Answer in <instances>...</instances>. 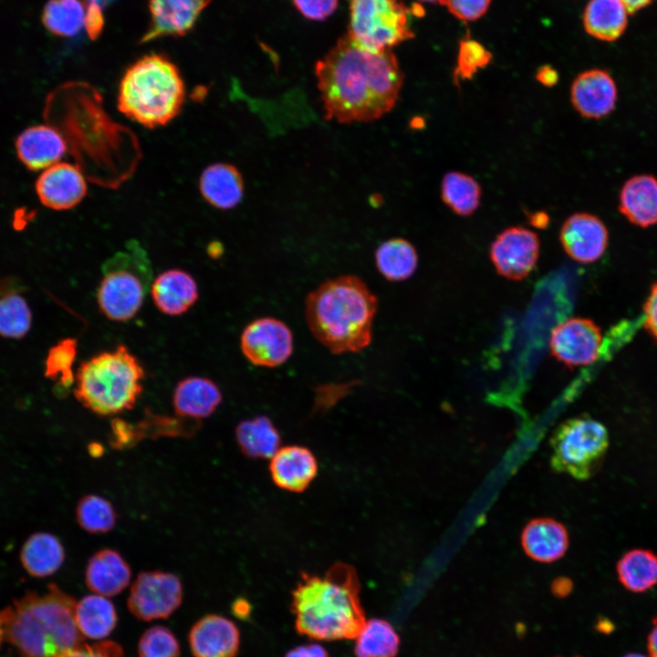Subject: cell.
<instances>
[{"label": "cell", "instance_id": "obj_24", "mask_svg": "<svg viewBox=\"0 0 657 657\" xmlns=\"http://www.w3.org/2000/svg\"><path fill=\"white\" fill-rule=\"evenodd\" d=\"M131 571L127 561L116 550L104 548L89 559L85 580L96 594L111 597L120 593L130 583Z\"/></svg>", "mask_w": 657, "mask_h": 657}, {"label": "cell", "instance_id": "obj_41", "mask_svg": "<svg viewBox=\"0 0 657 657\" xmlns=\"http://www.w3.org/2000/svg\"><path fill=\"white\" fill-rule=\"evenodd\" d=\"M139 657H179L180 647L173 633L166 627H151L141 635Z\"/></svg>", "mask_w": 657, "mask_h": 657}, {"label": "cell", "instance_id": "obj_40", "mask_svg": "<svg viewBox=\"0 0 657 657\" xmlns=\"http://www.w3.org/2000/svg\"><path fill=\"white\" fill-rule=\"evenodd\" d=\"M492 58V53L480 42L470 37L462 39L454 69V82L458 85L460 81L472 79L474 74L490 64Z\"/></svg>", "mask_w": 657, "mask_h": 657}, {"label": "cell", "instance_id": "obj_34", "mask_svg": "<svg viewBox=\"0 0 657 657\" xmlns=\"http://www.w3.org/2000/svg\"><path fill=\"white\" fill-rule=\"evenodd\" d=\"M86 0H49L43 11L46 28L59 36H76L86 23Z\"/></svg>", "mask_w": 657, "mask_h": 657}, {"label": "cell", "instance_id": "obj_44", "mask_svg": "<svg viewBox=\"0 0 657 657\" xmlns=\"http://www.w3.org/2000/svg\"><path fill=\"white\" fill-rule=\"evenodd\" d=\"M63 657H123V651L119 644L106 641L92 645L83 643Z\"/></svg>", "mask_w": 657, "mask_h": 657}, {"label": "cell", "instance_id": "obj_49", "mask_svg": "<svg viewBox=\"0 0 657 657\" xmlns=\"http://www.w3.org/2000/svg\"><path fill=\"white\" fill-rule=\"evenodd\" d=\"M529 223L537 228H546L549 223V216L543 211H538L529 215Z\"/></svg>", "mask_w": 657, "mask_h": 657}, {"label": "cell", "instance_id": "obj_32", "mask_svg": "<svg viewBox=\"0 0 657 657\" xmlns=\"http://www.w3.org/2000/svg\"><path fill=\"white\" fill-rule=\"evenodd\" d=\"M379 272L387 280L403 281L411 277L418 266L414 246L403 238H392L381 243L375 252Z\"/></svg>", "mask_w": 657, "mask_h": 657}, {"label": "cell", "instance_id": "obj_9", "mask_svg": "<svg viewBox=\"0 0 657 657\" xmlns=\"http://www.w3.org/2000/svg\"><path fill=\"white\" fill-rule=\"evenodd\" d=\"M419 5L402 0H351L349 34L363 47L387 50L414 37L410 16H422Z\"/></svg>", "mask_w": 657, "mask_h": 657}, {"label": "cell", "instance_id": "obj_31", "mask_svg": "<svg viewBox=\"0 0 657 657\" xmlns=\"http://www.w3.org/2000/svg\"><path fill=\"white\" fill-rule=\"evenodd\" d=\"M242 452L252 458H271L280 445V435L266 416L242 421L235 429Z\"/></svg>", "mask_w": 657, "mask_h": 657}, {"label": "cell", "instance_id": "obj_14", "mask_svg": "<svg viewBox=\"0 0 657 657\" xmlns=\"http://www.w3.org/2000/svg\"><path fill=\"white\" fill-rule=\"evenodd\" d=\"M559 240L569 257L580 264H590L606 251L609 233L599 217L589 213H576L563 223Z\"/></svg>", "mask_w": 657, "mask_h": 657}, {"label": "cell", "instance_id": "obj_29", "mask_svg": "<svg viewBox=\"0 0 657 657\" xmlns=\"http://www.w3.org/2000/svg\"><path fill=\"white\" fill-rule=\"evenodd\" d=\"M75 620L84 637L100 640L114 630L117 613L110 600L95 593L85 596L76 603Z\"/></svg>", "mask_w": 657, "mask_h": 657}, {"label": "cell", "instance_id": "obj_33", "mask_svg": "<svg viewBox=\"0 0 657 657\" xmlns=\"http://www.w3.org/2000/svg\"><path fill=\"white\" fill-rule=\"evenodd\" d=\"M482 190L478 182L461 172H447L442 181L443 202L456 214L469 216L480 204Z\"/></svg>", "mask_w": 657, "mask_h": 657}, {"label": "cell", "instance_id": "obj_36", "mask_svg": "<svg viewBox=\"0 0 657 657\" xmlns=\"http://www.w3.org/2000/svg\"><path fill=\"white\" fill-rule=\"evenodd\" d=\"M197 421L171 417L145 412L144 417L138 422H130L134 445L144 438L189 437L198 429Z\"/></svg>", "mask_w": 657, "mask_h": 657}, {"label": "cell", "instance_id": "obj_46", "mask_svg": "<svg viewBox=\"0 0 657 657\" xmlns=\"http://www.w3.org/2000/svg\"><path fill=\"white\" fill-rule=\"evenodd\" d=\"M286 657H328V655L322 646L308 644L289 651Z\"/></svg>", "mask_w": 657, "mask_h": 657}, {"label": "cell", "instance_id": "obj_30", "mask_svg": "<svg viewBox=\"0 0 657 657\" xmlns=\"http://www.w3.org/2000/svg\"><path fill=\"white\" fill-rule=\"evenodd\" d=\"M616 572L627 590L645 592L657 585V554L646 548L631 549L618 560Z\"/></svg>", "mask_w": 657, "mask_h": 657}, {"label": "cell", "instance_id": "obj_16", "mask_svg": "<svg viewBox=\"0 0 657 657\" xmlns=\"http://www.w3.org/2000/svg\"><path fill=\"white\" fill-rule=\"evenodd\" d=\"M617 86L603 69L586 70L576 77L570 88V100L583 117L601 119L610 114L617 102Z\"/></svg>", "mask_w": 657, "mask_h": 657}, {"label": "cell", "instance_id": "obj_42", "mask_svg": "<svg viewBox=\"0 0 657 657\" xmlns=\"http://www.w3.org/2000/svg\"><path fill=\"white\" fill-rule=\"evenodd\" d=\"M490 3L491 0H443L441 5L459 20L470 22L484 16Z\"/></svg>", "mask_w": 657, "mask_h": 657}, {"label": "cell", "instance_id": "obj_1", "mask_svg": "<svg viewBox=\"0 0 657 657\" xmlns=\"http://www.w3.org/2000/svg\"><path fill=\"white\" fill-rule=\"evenodd\" d=\"M315 73L326 119L340 123L382 117L396 104L403 83L391 49L367 48L349 33L317 62Z\"/></svg>", "mask_w": 657, "mask_h": 657}, {"label": "cell", "instance_id": "obj_13", "mask_svg": "<svg viewBox=\"0 0 657 657\" xmlns=\"http://www.w3.org/2000/svg\"><path fill=\"white\" fill-rule=\"evenodd\" d=\"M603 338L590 319L570 318L557 325L549 339L552 355L568 367L588 366L599 357Z\"/></svg>", "mask_w": 657, "mask_h": 657}, {"label": "cell", "instance_id": "obj_38", "mask_svg": "<svg viewBox=\"0 0 657 657\" xmlns=\"http://www.w3.org/2000/svg\"><path fill=\"white\" fill-rule=\"evenodd\" d=\"M78 341L65 338L52 346L45 360V376L57 383L58 391L74 385L73 365L77 357Z\"/></svg>", "mask_w": 657, "mask_h": 657}, {"label": "cell", "instance_id": "obj_45", "mask_svg": "<svg viewBox=\"0 0 657 657\" xmlns=\"http://www.w3.org/2000/svg\"><path fill=\"white\" fill-rule=\"evenodd\" d=\"M644 328L657 342V282L653 284L643 307Z\"/></svg>", "mask_w": 657, "mask_h": 657}, {"label": "cell", "instance_id": "obj_27", "mask_svg": "<svg viewBox=\"0 0 657 657\" xmlns=\"http://www.w3.org/2000/svg\"><path fill=\"white\" fill-rule=\"evenodd\" d=\"M65 556L64 547L56 536L39 532L26 540L20 552V560L31 576L45 578L61 568Z\"/></svg>", "mask_w": 657, "mask_h": 657}, {"label": "cell", "instance_id": "obj_20", "mask_svg": "<svg viewBox=\"0 0 657 657\" xmlns=\"http://www.w3.org/2000/svg\"><path fill=\"white\" fill-rule=\"evenodd\" d=\"M150 292L155 307L167 316H180L187 312L199 297L198 285L188 272L167 269L151 282Z\"/></svg>", "mask_w": 657, "mask_h": 657}, {"label": "cell", "instance_id": "obj_4", "mask_svg": "<svg viewBox=\"0 0 657 657\" xmlns=\"http://www.w3.org/2000/svg\"><path fill=\"white\" fill-rule=\"evenodd\" d=\"M353 569L337 565L324 576L304 575L292 593L296 629L315 640L355 639L366 620Z\"/></svg>", "mask_w": 657, "mask_h": 657}, {"label": "cell", "instance_id": "obj_18", "mask_svg": "<svg viewBox=\"0 0 657 657\" xmlns=\"http://www.w3.org/2000/svg\"><path fill=\"white\" fill-rule=\"evenodd\" d=\"M67 147L59 131L47 125L28 127L16 140L17 157L31 171L46 170L59 162Z\"/></svg>", "mask_w": 657, "mask_h": 657}, {"label": "cell", "instance_id": "obj_12", "mask_svg": "<svg viewBox=\"0 0 657 657\" xmlns=\"http://www.w3.org/2000/svg\"><path fill=\"white\" fill-rule=\"evenodd\" d=\"M540 250L533 231L512 226L502 231L490 246V259L496 272L514 281L527 277L535 268Z\"/></svg>", "mask_w": 657, "mask_h": 657}, {"label": "cell", "instance_id": "obj_7", "mask_svg": "<svg viewBox=\"0 0 657 657\" xmlns=\"http://www.w3.org/2000/svg\"><path fill=\"white\" fill-rule=\"evenodd\" d=\"M97 288V303L109 319L125 322L133 318L150 291L152 274L146 251L130 241L102 265Z\"/></svg>", "mask_w": 657, "mask_h": 657}, {"label": "cell", "instance_id": "obj_8", "mask_svg": "<svg viewBox=\"0 0 657 657\" xmlns=\"http://www.w3.org/2000/svg\"><path fill=\"white\" fill-rule=\"evenodd\" d=\"M550 465L578 480L593 476L601 466L610 444L609 433L589 415L570 418L550 437Z\"/></svg>", "mask_w": 657, "mask_h": 657}, {"label": "cell", "instance_id": "obj_48", "mask_svg": "<svg viewBox=\"0 0 657 657\" xmlns=\"http://www.w3.org/2000/svg\"><path fill=\"white\" fill-rule=\"evenodd\" d=\"M572 587V581L568 578L562 577L554 580L551 589L556 596L563 597L570 592Z\"/></svg>", "mask_w": 657, "mask_h": 657}, {"label": "cell", "instance_id": "obj_39", "mask_svg": "<svg viewBox=\"0 0 657 657\" xmlns=\"http://www.w3.org/2000/svg\"><path fill=\"white\" fill-rule=\"evenodd\" d=\"M32 323V313L25 298L15 293L0 297V335L9 339L25 337Z\"/></svg>", "mask_w": 657, "mask_h": 657}, {"label": "cell", "instance_id": "obj_51", "mask_svg": "<svg viewBox=\"0 0 657 657\" xmlns=\"http://www.w3.org/2000/svg\"><path fill=\"white\" fill-rule=\"evenodd\" d=\"M626 6L630 14L635 13L638 10L647 6L653 0H620Z\"/></svg>", "mask_w": 657, "mask_h": 657}, {"label": "cell", "instance_id": "obj_19", "mask_svg": "<svg viewBox=\"0 0 657 657\" xmlns=\"http://www.w3.org/2000/svg\"><path fill=\"white\" fill-rule=\"evenodd\" d=\"M211 0H149L151 23L142 42L163 36H182Z\"/></svg>", "mask_w": 657, "mask_h": 657}, {"label": "cell", "instance_id": "obj_43", "mask_svg": "<svg viewBox=\"0 0 657 657\" xmlns=\"http://www.w3.org/2000/svg\"><path fill=\"white\" fill-rule=\"evenodd\" d=\"M293 4L308 19L321 21L334 13L338 0H293Z\"/></svg>", "mask_w": 657, "mask_h": 657}, {"label": "cell", "instance_id": "obj_35", "mask_svg": "<svg viewBox=\"0 0 657 657\" xmlns=\"http://www.w3.org/2000/svg\"><path fill=\"white\" fill-rule=\"evenodd\" d=\"M355 639L357 657H395L399 650V636L384 620L372 619L366 621Z\"/></svg>", "mask_w": 657, "mask_h": 657}, {"label": "cell", "instance_id": "obj_53", "mask_svg": "<svg viewBox=\"0 0 657 657\" xmlns=\"http://www.w3.org/2000/svg\"><path fill=\"white\" fill-rule=\"evenodd\" d=\"M419 1L441 5L443 0H419Z\"/></svg>", "mask_w": 657, "mask_h": 657}, {"label": "cell", "instance_id": "obj_37", "mask_svg": "<svg viewBox=\"0 0 657 657\" xmlns=\"http://www.w3.org/2000/svg\"><path fill=\"white\" fill-rule=\"evenodd\" d=\"M76 517L81 528L90 534H102L112 530L117 513L112 504L98 495H88L79 499Z\"/></svg>", "mask_w": 657, "mask_h": 657}, {"label": "cell", "instance_id": "obj_6", "mask_svg": "<svg viewBox=\"0 0 657 657\" xmlns=\"http://www.w3.org/2000/svg\"><path fill=\"white\" fill-rule=\"evenodd\" d=\"M144 370L125 346L84 360L75 373L73 393L90 412L110 416L130 410L143 391Z\"/></svg>", "mask_w": 657, "mask_h": 657}, {"label": "cell", "instance_id": "obj_2", "mask_svg": "<svg viewBox=\"0 0 657 657\" xmlns=\"http://www.w3.org/2000/svg\"><path fill=\"white\" fill-rule=\"evenodd\" d=\"M75 599L56 584L27 592L0 610L3 641L20 657H63L84 643L75 620Z\"/></svg>", "mask_w": 657, "mask_h": 657}, {"label": "cell", "instance_id": "obj_52", "mask_svg": "<svg viewBox=\"0 0 657 657\" xmlns=\"http://www.w3.org/2000/svg\"><path fill=\"white\" fill-rule=\"evenodd\" d=\"M622 657H646V656H644L643 654L638 653V652H630V653L623 655Z\"/></svg>", "mask_w": 657, "mask_h": 657}, {"label": "cell", "instance_id": "obj_21", "mask_svg": "<svg viewBox=\"0 0 657 657\" xmlns=\"http://www.w3.org/2000/svg\"><path fill=\"white\" fill-rule=\"evenodd\" d=\"M218 385L201 376H189L175 386L172 402L177 416L198 421L211 416L222 402Z\"/></svg>", "mask_w": 657, "mask_h": 657}, {"label": "cell", "instance_id": "obj_47", "mask_svg": "<svg viewBox=\"0 0 657 657\" xmlns=\"http://www.w3.org/2000/svg\"><path fill=\"white\" fill-rule=\"evenodd\" d=\"M536 78L545 87H553L558 80V74L552 67L542 66L537 69Z\"/></svg>", "mask_w": 657, "mask_h": 657}, {"label": "cell", "instance_id": "obj_23", "mask_svg": "<svg viewBox=\"0 0 657 657\" xmlns=\"http://www.w3.org/2000/svg\"><path fill=\"white\" fill-rule=\"evenodd\" d=\"M318 464L313 454L305 447L289 445L279 448L271 457L270 473L280 488L300 492L314 479Z\"/></svg>", "mask_w": 657, "mask_h": 657}, {"label": "cell", "instance_id": "obj_54", "mask_svg": "<svg viewBox=\"0 0 657 657\" xmlns=\"http://www.w3.org/2000/svg\"><path fill=\"white\" fill-rule=\"evenodd\" d=\"M3 643H4V641H3L2 626H1V620H0V647L2 646Z\"/></svg>", "mask_w": 657, "mask_h": 657}, {"label": "cell", "instance_id": "obj_3", "mask_svg": "<svg viewBox=\"0 0 657 657\" xmlns=\"http://www.w3.org/2000/svg\"><path fill=\"white\" fill-rule=\"evenodd\" d=\"M378 300L359 276L344 275L320 284L306 299L313 336L334 354L359 352L372 339Z\"/></svg>", "mask_w": 657, "mask_h": 657}, {"label": "cell", "instance_id": "obj_22", "mask_svg": "<svg viewBox=\"0 0 657 657\" xmlns=\"http://www.w3.org/2000/svg\"><path fill=\"white\" fill-rule=\"evenodd\" d=\"M566 527L550 517L530 520L521 533V545L532 559L551 563L561 558L568 548Z\"/></svg>", "mask_w": 657, "mask_h": 657}, {"label": "cell", "instance_id": "obj_28", "mask_svg": "<svg viewBox=\"0 0 657 657\" xmlns=\"http://www.w3.org/2000/svg\"><path fill=\"white\" fill-rule=\"evenodd\" d=\"M628 12L620 0H589L583 13L586 32L602 41H614L624 32Z\"/></svg>", "mask_w": 657, "mask_h": 657}, {"label": "cell", "instance_id": "obj_50", "mask_svg": "<svg viewBox=\"0 0 657 657\" xmlns=\"http://www.w3.org/2000/svg\"><path fill=\"white\" fill-rule=\"evenodd\" d=\"M647 650L650 657H657V624L648 635Z\"/></svg>", "mask_w": 657, "mask_h": 657}, {"label": "cell", "instance_id": "obj_25", "mask_svg": "<svg viewBox=\"0 0 657 657\" xmlns=\"http://www.w3.org/2000/svg\"><path fill=\"white\" fill-rule=\"evenodd\" d=\"M199 189L212 206L228 210L235 207L244 195V180L233 164L216 162L207 166L199 178Z\"/></svg>", "mask_w": 657, "mask_h": 657}, {"label": "cell", "instance_id": "obj_10", "mask_svg": "<svg viewBox=\"0 0 657 657\" xmlns=\"http://www.w3.org/2000/svg\"><path fill=\"white\" fill-rule=\"evenodd\" d=\"M182 601L180 579L162 571H142L133 581L127 604L139 620L168 618Z\"/></svg>", "mask_w": 657, "mask_h": 657}, {"label": "cell", "instance_id": "obj_26", "mask_svg": "<svg viewBox=\"0 0 657 657\" xmlns=\"http://www.w3.org/2000/svg\"><path fill=\"white\" fill-rule=\"evenodd\" d=\"M619 210L631 224L649 227L657 224V179L649 174L630 178L623 184Z\"/></svg>", "mask_w": 657, "mask_h": 657}, {"label": "cell", "instance_id": "obj_15", "mask_svg": "<svg viewBox=\"0 0 657 657\" xmlns=\"http://www.w3.org/2000/svg\"><path fill=\"white\" fill-rule=\"evenodd\" d=\"M87 190L80 168L68 162H57L47 168L36 182L41 203L57 211L77 206L85 198Z\"/></svg>", "mask_w": 657, "mask_h": 657}, {"label": "cell", "instance_id": "obj_11", "mask_svg": "<svg viewBox=\"0 0 657 657\" xmlns=\"http://www.w3.org/2000/svg\"><path fill=\"white\" fill-rule=\"evenodd\" d=\"M241 350L255 366L274 368L285 363L294 349L293 334L282 320L264 317L251 321L240 338Z\"/></svg>", "mask_w": 657, "mask_h": 657}, {"label": "cell", "instance_id": "obj_17", "mask_svg": "<svg viewBox=\"0 0 657 657\" xmlns=\"http://www.w3.org/2000/svg\"><path fill=\"white\" fill-rule=\"evenodd\" d=\"M239 637L234 622L223 616L210 614L193 626L189 643L194 657H235Z\"/></svg>", "mask_w": 657, "mask_h": 657}, {"label": "cell", "instance_id": "obj_5", "mask_svg": "<svg viewBox=\"0 0 657 657\" xmlns=\"http://www.w3.org/2000/svg\"><path fill=\"white\" fill-rule=\"evenodd\" d=\"M185 86L178 68L159 54L139 58L125 71L118 91V109L148 129L162 127L182 110Z\"/></svg>", "mask_w": 657, "mask_h": 657}]
</instances>
